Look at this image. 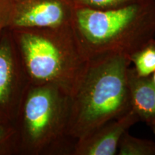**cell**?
I'll use <instances>...</instances> for the list:
<instances>
[{
  "label": "cell",
  "mask_w": 155,
  "mask_h": 155,
  "mask_svg": "<svg viewBox=\"0 0 155 155\" xmlns=\"http://www.w3.org/2000/svg\"><path fill=\"white\" fill-rule=\"evenodd\" d=\"M127 56L101 54L88 58L86 68L70 95L67 133L76 141L131 110Z\"/></svg>",
  "instance_id": "obj_1"
},
{
  "label": "cell",
  "mask_w": 155,
  "mask_h": 155,
  "mask_svg": "<svg viewBox=\"0 0 155 155\" xmlns=\"http://www.w3.org/2000/svg\"><path fill=\"white\" fill-rule=\"evenodd\" d=\"M72 28L88 58L116 53L130 58L155 38V0L119 8H74Z\"/></svg>",
  "instance_id": "obj_2"
},
{
  "label": "cell",
  "mask_w": 155,
  "mask_h": 155,
  "mask_svg": "<svg viewBox=\"0 0 155 155\" xmlns=\"http://www.w3.org/2000/svg\"><path fill=\"white\" fill-rule=\"evenodd\" d=\"M70 95L52 84L29 85L15 120V154H73L67 133Z\"/></svg>",
  "instance_id": "obj_3"
},
{
  "label": "cell",
  "mask_w": 155,
  "mask_h": 155,
  "mask_svg": "<svg viewBox=\"0 0 155 155\" xmlns=\"http://www.w3.org/2000/svg\"><path fill=\"white\" fill-rule=\"evenodd\" d=\"M30 84H52L69 95L88 58L71 26L10 30Z\"/></svg>",
  "instance_id": "obj_4"
},
{
  "label": "cell",
  "mask_w": 155,
  "mask_h": 155,
  "mask_svg": "<svg viewBox=\"0 0 155 155\" xmlns=\"http://www.w3.org/2000/svg\"><path fill=\"white\" fill-rule=\"evenodd\" d=\"M30 85L11 30L0 36V120L14 124Z\"/></svg>",
  "instance_id": "obj_5"
},
{
  "label": "cell",
  "mask_w": 155,
  "mask_h": 155,
  "mask_svg": "<svg viewBox=\"0 0 155 155\" xmlns=\"http://www.w3.org/2000/svg\"><path fill=\"white\" fill-rule=\"evenodd\" d=\"M73 9L69 0H14L10 5L8 28L15 30L71 26Z\"/></svg>",
  "instance_id": "obj_6"
},
{
  "label": "cell",
  "mask_w": 155,
  "mask_h": 155,
  "mask_svg": "<svg viewBox=\"0 0 155 155\" xmlns=\"http://www.w3.org/2000/svg\"><path fill=\"white\" fill-rule=\"evenodd\" d=\"M139 121L137 114L130 110L121 117L106 122L92 132L77 139L72 155L117 154L122 136Z\"/></svg>",
  "instance_id": "obj_7"
},
{
  "label": "cell",
  "mask_w": 155,
  "mask_h": 155,
  "mask_svg": "<svg viewBox=\"0 0 155 155\" xmlns=\"http://www.w3.org/2000/svg\"><path fill=\"white\" fill-rule=\"evenodd\" d=\"M127 85L131 110L137 114L139 121L149 125L155 119V83L152 77L141 76L134 68L129 67Z\"/></svg>",
  "instance_id": "obj_8"
},
{
  "label": "cell",
  "mask_w": 155,
  "mask_h": 155,
  "mask_svg": "<svg viewBox=\"0 0 155 155\" xmlns=\"http://www.w3.org/2000/svg\"><path fill=\"white\" fill-rule=\"evenodd\" d=\"M117 154L155 155V142L149 139L133 137L127 131L119 141Z\"/></svg>",
  "instance_id": "obj_9"
},
{
  "label": "cell",
  "mask_w": 155,
  "mask_h": 155,
  "mask_svg": "<svg viewBox=\"0 0 155 155\" xmlns=\"http://www.w3.org/2000/svg\"><path fill=\"white\" fill-rule=\"evenodd\" d=\"M130 60L137 74L141 76L152 75L155 71V38L131 55Z\"/></svg>",
  "instance_id": "obj_10"
},
{
  "label": "cell",
  "mask_w": 155,
  "mask_h": 155,
  "mask_svg": "<svg viewBox=\"0 0 155 155\" xmlns=\"http://www.w3.org/2000/svg\"><path fill=\"white\" fill-rule=\"evenodd\" d=\"M73 8L107 10L137 2L141 0H69Z\"/></svg>",
  "instance_id": "obj_11"
},
{
  "label": "cell",
  "mask_w": 155,
  "mask_h": 155,
  "mask_svg": "<svg viewBox=\"0 0 155 155\" xmlns=\"http://www.w3.org/2000/svg\"><path fill=\"white\" fill-rule=\"evenodd\" d=\"M14 125L0 120V155L15 154Z\"/></svg>",
  "instance_id": "obj_12"
},
{
  "label": "cell",
  "mask_w": 155,
  "mask_h": 155,
  "mask_svg": "<svg viewBox=\"0 0 155 155\" xmlns=\"http://www.w3.org/2000/svg\"><path fill=\"white\" fill-rule=\"evenodd\" d=\"M9 15H10V3L7 0H0V36L4 28H8Z\"/></svg>",
  "instance_id": "obj_13"
},
{
  "label": "cell",
  "mask_w": 155,
  "mask_h": 155,
  "mask_svg": "<svg viewBox=\"0 0 155 155\" xmlns=\"http://www.w3.org/2000/svg\"><path fill=\"white\" fill-rule=\"evenodd\" d=\"M149 125L150 126V128H151V129H152V132L154 133V135H155V119L153 120V121L151 122V123Z\"/></svg>",
  "instance_id": "obj_14"
},
{
  "label": "cell",
  "mask_w": 155,
  "mask_h": 155,
  "mask_svg": "<svg viewBox=\"0 0 155 155\" xmlns=\"http://www.w3.org/2000/svg\"><path fill=\"white\" fill-rule=\"evenodd\" d=\"M152 76H151V77H152V79L153 82H154V83H155V71H154V73H152Z\"/></svg>",
  "instance_id": "obj_15"
}]
</instances>
